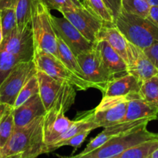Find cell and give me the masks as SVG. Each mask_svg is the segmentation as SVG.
<instances>
[{
  "mask_svg": "<svg viewBox=\"0 0 158 158\" xmlns=\"http://www.w3.org/2000/svg\"><path fill=\"white\" fill-rule=\"evenodd\" d=\"M44 115L35 117L21 127H15L12 136L0 149V158H35L49 153L43 135Z\"/></svg>",
  "mask_w": 158,
  "mask_h": 158,
  "instance_id": "obj_1",
  "label": "cell"
},
{
  "mask_svg": "<svg viewBox=\"0 0 158 158\" xmlns=\"http://www.w3.org/2000/svg\"><path fill=\"white\" fill-rule=\"evenodd\" d=\"M40 84V96L46 111L58 110L67 112L75 102L76 89L73 85L65 80L51 77L44 72L37 70Z\"/></svg>",
  "mask_w": 158,
  "mask_h": 158,
  "instance_id": "obj_2",
  "label": "cell"
},
{
  "mask_svg": "<svg viewBox=\"0 0 158 158\" xmlns=\"http://www.w3.org/2000/svg\"><path fill=\"white\" fill-rule=\"evenodd\" d=\"M114 24L129 43L143 50L158 42V27L148 18H142L121 9Z\"/></svg>",
  "mask_w": 158,
  "mask_h": 158,
  "instance_id": "obj_3",
  "label": "cell"
},
{
  "mask_svg": "<svg viewBox=\"0 0 158 158\" xmlns=\"http://www.w3.org/2000/svg\"><path fill=\"white\" fill-rule=\"evenodd\" d=\"M51 9L40 2L33 11L32 29L35 51H43L60 59L57 35L51 19Z\"/></svg>",
  "mask_w": 158,
  "mask_h": 158,
  "instance_id": "obj_4",
  "label": "cell"
},
{
  "mask_svg": "<svg viewBox=\"0 0 158 158\" xmlns=\"http://www.w3.org/2000/svg\"><path fill=\"white\" fill-rule=\"evenodd\" d=\"M147 126V124L143 125L110 139L102 147L86 154L83 158H117L127 150L142 142L158 138V134L148 131Z\"/></svg>",
  "mask_w": 158,
  "mask_h": 158,
  "instance_id": "obj_5",
  "label": "cell"
},
{
  "mask_svg": "<svg viewBox=\"0 0 158 158\" xmlns=\"http://www.w3.org/2000/svg\"><path fill=\"white\" fill-rule=\"evenodd\" d=\"M77 57L85 78L93 88L102 92L106 84L115 77L103 62L96 43L92 49L79 54Z\"/></svg>",
  "mask_w": 158,
  "mask_h": 158,
  "instance_id": "obj_6",
  "label": "cell"
},
{
  "mask_svg": "<svg viewBox=\"0 0 158 158\" xmlns=\"http://www.w3.org/2000/svg\"><path fill=\"white\" fill-rule=\"evenodd\" d=\"M34 62L37 70L43 71L56 80L69 82L80 90H86L89 88H93L89 82L73 73L60 59L52 54L43 51H35Z\"/></svg>",
  "mask_w": 158,
  "mask_h": 158,
  "instance_id": "obj_7",
  "label": "cell"
},
{
  "mask_svg": "<svg viewBox=\"0 0 158 158\" xmlns=\"http://www.w3.org/2000/svg\"><path fill=\"white\" fill-rule=\"evenodd\" d=\"M36 73L34 60L19 63L0 85V100L13 107L22 88Z\"/></svg>",
  "mask_w": 158,
  "mask_h": 158,
  "instance_id": "obj_8",
  "label": "cell"
},
{
  "mask_svg": "<svg viewBox=\"0 0 158 158\" xmlns=\"http://www.w3.org/2000/svg\"><path fill=\"white\" fill-rule=\"evenodd\" d=\"M129 95L103 97L94 109V120L100 127L106 128L123 122L126 116Z\"/></svg>",
  "mask_w": 158,
  "mask_h": 158,
  "instance_id": "obj_9",
  "label": "cell"
},
{
  "mask_svg": "<svg viewBox=\"0 0 158 158\" xmlns=\"http://www.w3.org/2000/svg\"><path fill=\"white\" fill-rule=\"evenodd\" d=\"M88 40L96 43L98 40L99 32L105 23L87 8L76 7L61 12Z\"/></svg>",
  "mask_w": 158,
  "mask_h": 158,
  "instance_id": "obj_10",
  "label": "cell"
},
{
  "mask_svg": "<svg viewBox=\"0 0 158 158\" xmlns=\"http://www.w3.org/2000/svg\"><path fill=\"white\" fill-rule=\"evenodd\" d=\"M0 48L18 56L23 62L34 60L33 33L32 23H29L23 31L17 28L10 35L4 38Z\"/></svg>",
  "mask_w": 158,
  "mask_h": 158,
  "instance_id": "obj_11",
  "label": "cell"
},
{
  "mask_svg": "<svg viewBox=\"0 0 158 158\" xmlns=\"http://www.w3.org/2000/svg\"><path fill=\"white\" fill-rule=\"evenodd\" d=\"M52 26L57 35L63 40L76 56L92 49L95 43L88 40L66 17L51 15Z\"/></svg>",
  "mask_w": 158,
  "mask_h": 158,
  "instance_id": "obj_12",
  "label": "cell"
},
{
  "mask_svg": "<svg viewBox=\"0 0 158 158\" xmlns=\"http://www.w3.org/2000/svg\"><path fill=\"white\" fill-rule=\"evenodd\" d=\"M127 73L140 82L146 81L158 74V68L144 50L129 43L127 51Z\"/></svg>",
  "mask_w": 158,
  "mask_h": 158,
  "instance_id": "obj_13",
  "label": "cell"
},
{
  "mask_svg": "<svg viewBox=\"0 0 158 158\" xmlns=\"http://www.w3.org/2000/svg\"><path fill=\"white\" fill-rule=\"evenodd\" d=\"M149 122L150 120H147V119L123 121L115 125H113V126L104 128V131H102L97 137L92 139L90 142L87 144V146L86 147V148L80 154L75 156H72V157L83 158L86 154H89V153L94 151V150L102 147L106 142L109 141L110 139L125 134V133L129 132V131L136 129V128L140 127L143 125H148Z\"/></svg>",
  "mask_w": 158,
  "mask_h": 158,
  "instance_id": "obj_14",
  "label": "cell"
},
{
  "mask_svg": "<svg viewBox=\"0 0 158 158\" xmlns=\"http://www.w3.org/2000/svg\"><path fill=\"white\" fill-rule=\"evenodd\" d=\"M72 123L73 120L66 117L63 111L55 109L46 111L43 120V135L46 146L53 143Z\"/></svg>",
  "mask_w": 158,
  "mask_h": 158,
  "instance_id": "obj_15",
  "label": "cell"
},
{
  "mask_svg": "<svg viewBox=\"0 0 158 158\" xmlns=\"http://www.w3.org/2000/svg\"><path fill=\"white\" fill-rule=\"evenodd\" d=\"M15 127H21L30 123L33 119L45 115L46 110L41 100L40 94H35L30 99L16 108H13Z\"/></svg>",
  "mask_w": 158,
  "mask_h": 158,
  "instance_id": "obj_16",
  "label": "cell"
},
{
  "mask_svg": "<svg viewBox=\"0 0 158 158\" xmlns=\"http://www.w3.org/2000/svg\"><path fill=\"white\" fill-rule=\"evenodd\" d=\"M147 119L150 121L157 120L158 109L145 101L139 93L129 95L126 116L123 121Z\"/></svg>",
  "mask_w": 158,
  "mask_h": 158,
  "instance_id": "obj_17",
  "label": "cell"
},
{
  "mask_svg": "<svg viewBox=\"0 0 158 158\" xmlns=\"http://www.w3.org/2000/svg\"><path fill=\"white\" fill-rule=\"evenodd\" d=\"M141 82L135 77L127 73L120 77H114L106 84L103 93V97L127 96L134 93H139Z\"/></svg>",
  "mask_w": 158,
  "mask_h": 158,
  "instance_id": "obj_18",
  "label": "cell"
},
{
  "mask_svg": "<svg viewBox=\"0 0 158 158\" xmlns=\"http://www.w3.org/2000/svg\"><path fill=\"white\" fill-rule=\"evenodd\" d=\"M96 46L99 49L103 62L114 76L127 73V65L123 58L113 49L105 40H97Z\"/></svg>",
  "mask_w": 158,
  "mask_h": 158,
  "instance_id": "obj_19",
  "label": "cell"
},
{
  "mask_svg": "<svg viewBox=\"0 0 158 158\" xmlns=\"http://www.w3.org/2000/svg\"><path fill=\"white\" fill-rule=\"evenodd\" d=\"M98 40H105L110 43L113 49L127 63V51L129 42L118 28L114 25H106L103 26L99 32Z\"/></svg>",
  "mask_w": 158,
  "mask_h": 158,
  "instance_id": "obj_20",
  "label": "cell"
},
{
  "mask_svg": "<svg viewBox=\"0 0 158 158\" xmlns=\"http://www.w3.org/2000/svg\"><path fill=\"white\" fill-rule=\"evenodd\" d=\"M57 40H58L59 54H60V59L61 60V61L73 73H75L80 78L86 80L83 70L81 69V66L79 63L78 60H77V56L73 53L70 48L63 42V40L59 35H57Z\"/></svg>",
  "mask_w": 158,
  "mask_h": 158,
  "instance_id": "obj_21",
  "label": "cell"
},
{
  "mask_svg": "<svg viewBox=\"0 0 158 158\" xmlns=\"http://www.w3.org/2000/svg\"><path fill=\"white\" fill-rule=\"evenodd\" d=\"M40 0H19L15 6L17 26L19 31H23L31 23L32 13Z\"/></svg>",
  "mask_w": 158,
  "mask_h": 158,
  "instance_id": "obj_22",
  "label": "cell"
},
{
  "mask_svg": "<svg viewBox=\"0 0 158 158\" xmlns=\"http://www.w3.org/2000/svg\"><path fill=\"white\" fill-rule=\"evenodd\" d=\"M158 149V138L151 139L139 143L117 156V158H150Z\"/></svg>",
  "mask_w": 158,
  "mask_h": 158,
  "instance_id": "obj_23",
  "label": "cell"
},
{
  "mask_svg": "<svg viewBox=\"0 0 158 158\" xmlns=\"http://www.w3.org/2000/svg\"><path fill=\"white\" fill-rule=\"evenodd\" d=\"M12 110L13 107L9 106L0 120V149L6 145L15 130V125Z\"/></svg>",
  "mask_w": 158,
  "mask_h": 158,
  "instance_id": "obj_24",
  "label": "cell"
},
{
  "mask_svg": "<svg viewBox=\"0 0 158 158\" xmlns=\"http://www.w3.org/2000/svg\"><path fill=\"white\" fill-rule=\"evenodd\" d=\"M139 94L152 106L158 109V77L157 75L143 82Z\"/></svg>",
  "mask_w": 158,
  "mask_h": 158,
  "instance_id": "obj_25",
  "label": "cell"
},
{
  "mask_svg": "<svg viewBox=\"0 0 158 158\" xmlns=\"http://www.w3.org/2000/svg\"><path fill=\"white\" fill-rule=\"evenodd\" d=\"M86 8L92 10L106 25H114V15L103 0H86Z\"/></svg>",
  "mask_w": 158,
  "mask_h": 158,
  "instance_id": "obj_26",
  "label": "cell"
},
{
  "mask_svg": "<svg viewBox=\"0 0 158 158\" xmlns=\"http://www.w3.org/2000/svg\"><path fill=\"white\" fill-rule=\"evenodd\" d=\"M121 9L142 18H148L151 6L145 0H121Z\"/></svg>",
  "mask_w": 158,
  "mask_h": 158,
  "instance_id": "obj_27",
  "label": "cell"
},
{
  "mask_svg": "<svg viewBox=\"0 0 158 158\" xmlns=\"http://www.w3.org/2000/svg\"><path fill=\"white\" fill-rule=\"evenodd\" d=\"M38 94H40V84H39L37 75L35 74L28 80L27 83L22 88L16 100H15L13 108L18 107L20 105L27 101L31 97H33L34 95Z\"/></svg>",
  "mask_w": 158,
  "mask_h": 158,
  "instance_id": "obj_28",
  "label": "cell"
},
{
  "mask_svg": "<svg viewBox=\"0 0 158 158\" xmlns=\"http://www.w3.org/2000/svg\"><path fill=\"white\" fill-rule=\"evenodd\" d=\"M22 61L18 56L0 48V85L14 67Z\"/></svg>",
  "mask_w": 158,
  "mask_h": 158,
  "instance_id": "obj_29",
  "label": "cell"
},
{
  "mask_svg": "<svg viewBox=\"0 0 158 158\" xmlns=\"http://www.w3.org/2000/svg\"><path fill=\"white\" fill-rule=\"evenodd\" d=\"M0 16H1L3 35L4 38H6L18 28L15 9H5L0 10Z\"/></svg>",
  "mask_w": 158,
  "mask_h": 158,
  "instance_id": "obj_30",
  "label": "cell"
},
{
  "mask_svg": "<svg viewBox=\"0 0 158 158\" xmlns=\"http://www.w3.org/2000/svg\"><path fill=\"white\" fill-rule=\"evenodd\" d=\"M91 131H90V130L84 131H83V132L80 133V134H77V135L73 136V137H70V138H69L68 140L61 142V143H56V144L49 145V146L47 147L48 151H49V153H50V152H52L53 151H55V150L58 149V148H62V147L70 146L75 148V150H74V152H75L76 150H77V148L81 147L82 143L84 142V140H86V137L90 134Z\"/></svg>",
  "mask_w": 158,
  "mask_h": 158,
  "instance_id": "obj_31",
  "label": "cell"
},
{
  "mask_svg": "<svg viewBox=\"0 0 158 158\" xmlns=\"http://www.w3.org/2000/svg\"><path fill=\"white\" fill-rule=\"evenodd\" d=\"M40 2L49 9H55L60 12L77 7L72 0H40Z\"/></svg>",
  "mask_w": 158,
  "mask_h": 158,
  "instance_id": "obj_32",
  "label": "cell"
},
{
  "mask_svg": "<svg viewBox=\"0 0 158 158\" xmlns=\"http://www.w3.org/2000/svg\"><path fill=\"white\" fill-rule=\"evenodd\" d=\"M103 1L112 12L114 20L117 19V16L121 11V0H103Z\"/></svg>",
  "mask_w": 158,
  "mask_h": 158,
  "instance_id": "obj_33",
  "label": "cell"
},
{
  "mask_svg": "<svg viewBox=\"0 0 158 158\" xmlns=\"http://www.w3.org/2000/svg\"><path fill=\"white\" fill-rule=\"evenodd\" d=\"M144 52L149 56L153 63L158 68V42L145 49Z\"/></svg>",
  "mask_w": 158,
  "mask_h": 158,
  "instance_id": "obj_34",
  "label": "cell"
},
{
  "mask_svg": "<svg viewBox=\"0 0 158 158\" xmlns=\"http://www.w3.org/2000/svg\"><path fill=\"white\" fill-rule=\"evenodd\" d=\"M19 0H0V10L5 9H15Z\"/></svg>",
  "mask_w": 158,
  "mask_h": 158,
  "instance_id": "obj_35",
  "label": "cell"
},
{
  "mask_svg": "<svg viewBox=\"0 0 158 158\" xmlns=\"http://www.w3.org/2000/svg\"><path fill=\"white\" fill-rule=\"evenodd\" d=\"M148 19L158 27V6H151Z\"/></svg>",
  "mask_w": 158,
  "mask_h": 158,
  "instance_id": "obj_36",
  "label": "cell"
},
{
  "mask_svg": "<svg viewBox=\"0 0 158 158\" xmlns=\"http://www.w3.org/2000/svg\"><path fill=\"white\" fill-rule=\"evenodd\" d=\"M9 105L6 104V103H3L1 100H0V120L2 119V116L4 115V114L6 113V111L7 110L8 108L9 107Z\"/></svg>",
  "mask_w": 158,
  "mask_h": 158,
  "instance_id": "obj_37",
  "label": "cell"
},
{
  "mask_svg": "<svg viewBox=\"0 0 158 158\" xmlns=\"http://www.w3.org/2000/svg\"><path fill=\"white\" fill-rule=\"evenodd\" d=\"M3 40H4V35H3V31H2V21H1V16H0V46H1Z\"/></svg>",
  "mask_w": 158,
  "mask_h": 158,
  "instance_id": "obj_38",
  "label": "cell"
},
{
  "mask_svg": "<svg viewBox=\"0 0 158 158\" xmlns=\"http://www.w3.org/2000/svg\"><path fill=\"white\" fill-rule=\"evenodd\" d=\"M148 2L151 6H158V0H145Z\"/></svg>",
  "mask_w": 158,
  "mask_h": 158,
  "instance_id": "obj_39",
  "label": "cell"
},
{
  "mask_svg": "<svg viewBox=\"0 0 158 158\" xmlns=\"http://www.w3.org/2000/svg\"><path fill=\"white\" fill-rule=\"evenodd\" d=\"M73 2L74 3V4L76 5V6H77V7H80V8H85L84 6H83V5L81 4V2H80L79 0H72Z\"/></svg>",
  "mask_w": 158,
  "mask_h": 158,
  "instance_id": "obj_40",
  "label": "cell"
},
{
  "mask_svg": "<svg viewBox=\"0 0 158 158\" xmlns=\"http://www.w3.org/2000/svg\"><path fill=\"white\" fill-rule=\"evenodd\" d=\"M150 158H158V149L157 151H154L152 154L151 155V157Z\"/></svg>",
  "mask_w": 158,
  "mask_h": 158,
  "instance_id": "obj_41",
  "label": "cell"
},
{
  "mask_svg": "<svg viewBox=\"0 0 158 158\" xmlns=\"http://www.w3.org/2000/svg\"><path fill=\"white\" fill-rule=\"evenodd\" d=\"M79 1L81 2V4L83 5V6H84L85 8H86V0H79Z\"/></svg>",
  "mask_w": 158,
  "mask_h": 158,
  "instance_id": "obj_42",
  "label": "cell"
},
{
  "mask_svg": "<svg viewBox=\"0 0 158 158\" xmlns=\"http://www.w3.org/2000/svg\"><path fill=\"white\" fill-rule=\"evenodd\" d=\"M157 77H158V74H157Z\"/></svg>",
  "mask_w": 158,
  "mask_h": 158,
  "instance_id": "obj_43",
  "label": "cell"
}]
</instances>
